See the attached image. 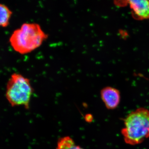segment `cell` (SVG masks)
<instances>
[{
  "label": "cell",
  "instance_id": "obj_7",
  "mask_svg": "<svg viewBox=\"0 0 149 149\" xmlns=\"http://www.w3.org/2000/svg\"><path fill=\"white\" fill-rule=\"evenodd\" d=\"M12 15V12L7 6L0 3V27L8 26Z\"/></svg>",
  "mask_w": 149,
  "mask_h": 149
},
{
  "label": "cell",
  "instance_id": "obj_3",
  "mask_svg": "<svg viewBox=\"0 0 149 149\" xmlns=\"http://www.w3.org/2000/svg\"><path fill=\"white\" fill-rule=\"evenodd\" d=\"M33 93L34 89L29 79L18 73L11 75L7 84L6 95L11 106H22L28 109Z\"/></svg>",
  "mask_w": 149,
  "mask_h": 149
},
{
  "label": "cell",
  "instance_id": "obj_2",
  "mask_svg": "<svg viewBox=\"0 0 149 149\" xmlns=\"http://www.w3.org/2000/svg\"><path fill=\"white\" fill-rule=\"evenodd\" d=\"M126 143L138 145L149 137V111L141 108L130 113L121 131Z\"/></svg>",
  "mask_w": 149,
  "mask_h": 149
},
{
  "label": "cell",
  "instance_id": "obj_1",
  "mask_svg": "<svg viewBox=\"0 0 149 149\" xmlns=\"http://www.w3.org/2000/svg\"><path fill=\"white\" fill-rule=\"evenodd\" d=\"M48 37L40 24L24 23L14 31L10 38L11 46L21 54L32 52L42 45Z\"/></svg>",
  "mask_w": 149,
  "mask_h": 149
},
{
  "label": "cell",
  "instance_id": "obj_4",
  "mask_svg": "<svg viewBox=\"0 0 149 149\" xmlns=\"http://www.w3.org/2000/svg\"><path fill=\"white\" fill-rule=\"evenodd\" d=\"M100 94L102 100L108 109H115L118 106L120 96V92L117 89L112 87H105L102 89Z\"/></svg>",
  "mask_w": 149,
  "mask_h": 149
},
{
  "label": "cell",
  "instance_id": "obj_5",
  "mask_svg": "<svg viewBox=\"0 0 149 149\" xmlns=\"http://www.w3.org/2000/svg\"><path fill=\"white\" fill-rule=\"evenodd\" d=\"M133 16L140 19H149V1L136 0L128 1Z\"/></svg>",
  "mask_w": 149,
  "mask_h": 149
},
{
  "label": "cell",
  "instance_id": "obj_6",
  "mask_svg": "<svg viewBox=\"0 0 149 149\" xmlns=\"http://www.w3.org/2000/svg\"><path fill=\"white\" fill-rule=\"evenodd\" d=\"M56 149H84L76 145L72 138L65 136L59 139L57 143Z\"/></svg>",
  "mask_w": 149,
  "mask_h": 149
}]
</instances>
